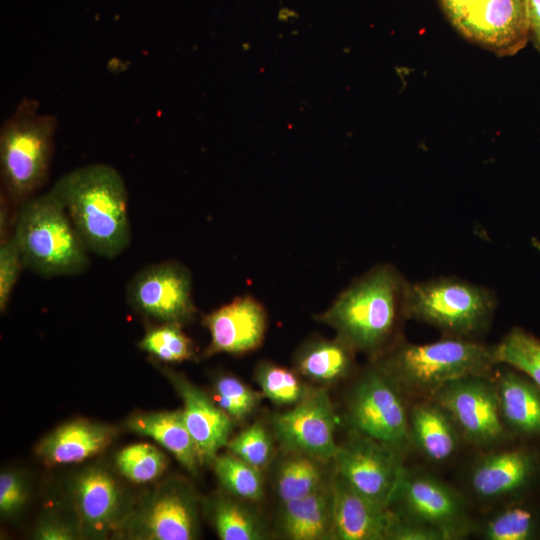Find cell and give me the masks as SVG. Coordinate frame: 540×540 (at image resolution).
<instances>
[{"label": "cell", "instance_id": "cell-41", "mask_svg": "<svg viewBox=\"0 0 540 540\" xmlns=\"http://www.w3.org/2000/svg\"><path fill=\"white\" fill-rule=\"evenodd\" d=\"M529 25H530V39L540 53V0H527Z\"/></svg>", "mask_w": 540, "mask_h": 540}, {"label": "cell", "instance_id": "cell-10", "mask_svg": "<svg viewBox=\"0 0 540 540\" xmlns=\"http://www.w3.org/2000/svg\"><path fill=\"white\" fill-rule=\"evenodd\" d=\"M396 513L441 531L447 540L469 532L470 523L462 497L443 481L404 469L393 502Z\"/></svg>", "mask_w": 540, "mask_h": 540}, {"label": "cell", "instance_id": "cell-39", "mask_svg": "<svg viewBox=\"0 0 540 540\" xmlns=\"http://www.w3.org/2000/svg\"><path fill=\"white\" fill-rule=\"evenodd\" d=\"M35 537L42 540H70L74 534L70 528L57 523H46L40 526Z\"/></svg>", "mask_w": 540, "mask_h": 540}, {"label": "cell", "instance_id": "cell-5", "mask_svg": "<svg viewBox=\"0 0 540 540\" xmlns=\"http://www.w3.org/2000/svg\"><path fill=\"white\" fill-rule=\"evenodd\" d=\"M57 119L24 98L0 129L2 192L18 207L46 182L54 149Z\"/></svg>", "mask_w": 540, "mask_h": 540}, {"label": "cell", "instance_id": "cell-40", "mask_svg": "<svg viewBox=\"0 0 540 540\" xmlns=\"http://www.w3.org/2000/svg\"><path fill=\"white\" fill-rule=\"evenodd\" d=\"M478 0H438L441 9L452 24L463 16Z\"/></svg>", "mask_w": 540, "mask_h": 540}, {"label": "cell", "instance_id": "cell-35", "mask_svg": "<svg viewBox=\"0 0 540 540\" xmlns=\"http://www.w3.org/2000/svg\"><path fill=\"white\" fill-rule=\"evenodd\" d=\"M535 532V520L531 512L513 507L495 515L484 528L487 540H528Z\"/></svg>", "mask_w": 540, "mask_h": 540}, {"label": "cell", "instance_id": "cell-4", "mask_svg": "<svg viewBox=\"0 0 540 540\" xmlns=\"http://www.w3.org/2000/svg\"><path fill=\"white\" fill-rule=\"evenodd\" d=\"M12 232L25 268L41 276L78 275L89 266V251L51 189L17 207Z\"/></svg>", "mask_w": 540, "mask_h": 540}, {"label": "cell", "instance_id": "cell-2", "mask_svg": "<svg viewBox=\"0 0 540 540\" xmlns=\"http://www.w3.org/2000/svg\"><path fill=\"white\" fill-rule=\"evenodd\" d=\"M409 282L391 264H379L356 279L316 316L356 352L378 356L389 347L400 318H406Z\"/></svg>", "mask_w": 540, "mask_h": 540}, {"label": "cell", "instance_id": "cell-14", "mask_svg": "<svg viewBox=\"0 0 540 540\" xmlns=\"http://www.w3.org/2000/svg\"><path fill=\"white\" fill-rule=\"evenodd\" d=\"M210 333L205 354H245L259 348L267 329L263 305L250 295L234 298L203 318Z\"/></svg>", "mask_w": 540, "mask_h": 540}, {"label": "cell", "instance_id": "cell-6", "mask_svg": "<svg viewBox=\"0 0 540 540\" xmlns=\"http://www.w3.org/2000/svg\"><path fill=\"white\" fill-rule=\"evenodd\" d=\"M496 304V294L485 286L438 277L409 282L405 314L448 336L476 340L489 327Z\"/></svg>", "mask_w": 540, "mask_h": 540}, {"label": "cell", "instance_id": "cell-21", "mask_svg": "<svg viewBox=\"0 0 540 540\" xmlns=\"http://www.w3.org/2000/svg\"><path fill=\"white\" fill-rule=\"evenodd\" d=\"M504 425L525 435H540V389L527 377L511 370L494 380Z\"/></svg>", "mask_w": 540, "mask_h": 540}, {"label": "cell", "instance_id": "cell-25", "mask_svg": "<svg viewBox=\"0 0 540 540\" xmlns=\"http://www.w3.org/2000/svg\"><path fill=\"white\" fill-rule=\"evenodd\" d=\"M344 341L313 339L305 342L296 355V366L300 374L320 383L339 381L353 369L354 353Z\"/></svg>", "mask_w": 540, "mask_h": 540}, {"label": "cell", "instance_id": "cell-27", "mask_svg": "<svg viewBox=\"0 0 540 540\" xmlns=\"http://www.w3.org/2000/svg\"><path fill=\"white\" fill-rule=\"evenodd\" d=\"M495 360L521 372L540 389V339L522 328L511 329L495 345Z\"/></svg>", "mask_w": 540, "mask_h": 540}, {"label": "cell", "instance_id": "cell-30", "mask_svg": "<svg viewBox=\"0 0 540 540\" xmlns=\"http://www.w3.org/2000/svg\"><path fill=\"white\" fill-rule=\"evenodd\" d=\"M254 377L264 396L276 405H295L311 390L292 370L268 361L258 364Z\"/></svg>", "mask_w": 540, "mask_h": 540}, {"label": "cell", "instance_id": "cell-31", "mask_svg": "<svg viewBox=\"0 0 540 540\" xmlns=\"http://www.w3.org/2000/svg\"><path fill=\"white\" fill-rule=\"evenodd\" d=\"M178 323H162L149 328L139 348L164 362H182L194 355L193 343Z\"/></svg>", "mask_w": 540, "mask_h": 540}, {"label": "cell", "instance_id": "cell-23", "mask_svg": "<svg viewBox=\"0 0 540 540\" xmlns=\"http://www.w3.org/2000/svg\"><path fill=\"white\" fill-rule=\"evenodd\" d=\"M127 426L135 433L156 440L187 470L196 473L201 462L182 410L140 413L132 416Z\"/></svg>", "mask_w": 540, "mask_h": 540}, {"label": "cell", "instance_id": "cell-32", "mask_svg": "<svg viewBox=\"0 0 540 540\" xmlns=\"http://www.w3.org/2000/svg\"><path fill=\"white\" fill-rule=\"evenodd\" d=\"M116 463L119 471L136 483H146L156 479L167 466L163 453L145 443L124 448L117 455Z\"/></svg>", "mask_w": 540, "mask_h": 540}, {"label": "cell", "instance_id": "cell-26", "mask_svg": "<svg viewBox=\"0 0 540 540\" xmlns=\"http://www.w3.org/2000/svg\"><path fill=\"white\" fill-rule=\"evenodd\" d=\"M323 462L311 455L290 451L275 476V491L281 503L306 496L327 484Z\"/></svg>", "mask_w": 540, "mask_h": 540}, {"label": "cell", "instance_id": "cell-8", "mask_svg": "<svg viewBox=\"0 0 540 540\" xmlns=\"http://www.w3.org/2000/svg\"><path fill=\"white\" fill-rule=\"evenodd\" d=\"M126 296L133 309L161 323L183 325L197 311L192 299L191 273L175 260L142 268L129 281Z\"/></svg>", "mask_w": 540, "mask_h": 540}, {"label": "cell", "instance_id": "cell-24", "mask_svg": "<svg viewBox=\"0 0 540 540\" xmlns=\"http://www.w3.org/2000/svg\"><path fill=\"white\" fill-rule=\"evenodd\" d=\"M81 518L91 529L102 531L116 518L120 508V491L113 477L100 468L82 473L74 487Z\"/></svg>", "mask_w": 540, "mask_h": 540}, {"label": "cell", "instance_id": "cell-20", "mask_svg": "<svg viewBox=\"0 0 540 540\" xmlns=\"http://www.w3.org/2000/svg\"><path fill=\"white\" fill-rule=\"evenodd\" d=\"M411 444L429 460L442 462L457 451L461 433L448 412L430 398L409 409Z\"/></svg>", "mask_w": 540, "mask_h": 540}, {"label": "cell", "instance_id": "cell-33", "mask_svg": "<svg viewBox=\"0 0 540 540\" xmlns=\"http://www.w3.org/2000/svg\"><path fill=\"white\" fill-rule=\"evenodd\" d=\"M227 447L233 455L262 470L272 457L273 440L265 426L256 422L228 441Z\"/></svg>", "mask_w": 540, "mask_h": 540}, {"label": "cell", "instance_id": "cell-16", "mask_svg": "<svg viewBox=\"0 0 540 540\" xmlns=\"http://www.w3.org/2000/svg\"><path fill=\"white\" fill-rule=\"evenodd\" d=\"M166 374L183 400L184 420L201 464L213 460L218 450L229 441L232 418L184 376L172 371Z\"/></svg>", "mask_w": 540, "mask_h": 540}, {"label": "cell", "instance_id": "cell-38", "mask_svg": "<svg viewBox=\"0 0 540 540\" xmlns=\"http://www.w3.org/2000/svg\"><path fill=\"white\" fill-rule=\"evenodd\" d=\"M26 492L22 480L14 473H1L0 511L7 515L17 511L25 502Z\"/></svg>", "mask_w": 540, "mask_h": 540}, {"label": "cell", "instance_id": "cell-9", "mask_svg": "<svg viewBox=\"0 0 540 540\" xmlns=\"http://www.w3.org/2000/svg\"><path fill=\"white\" fill-rule=\"evenodd\" d=\"M454 420L461 436L477 445L500 442L506 435L495 383L487 375L453 380L428 397Z\"/></svg>", "mask_w": 540, "mask_h": 540}, {"label": "cell", "instance_id": "cell-22", "mask_svg": "<svg viewBox=\"0 0 540 540\" xmlns=\"http://www.w3.org/2000/svg\"><path fill=\"white\" fill-rule=\"evenodd\" d=\"M332 525L330 482L306 496L282 503L281 528L290 539H332Z\"/></svg>", "mask_w": 540, "mask_h": 540}, {"label": "cell", "instance_id": "cell-17", "mask_svg": "<svg viewBox=\"0 0 540 540\" xmlns=\"http://www.w3.org/2000/svg\"><path fill=\"white\" fill-rule=\"evenodd\" d=\"M141 535L153 540H191L198 535V513L193 495L182 485L160 491L140 518Z\"/></svg>", "mask_w": 540, "mask_h": 540}, {"label": "cell", "instance_id": "cell-11", "mask_svg": "<svg viewBox=\"0 0 540 540\" xmlns=\"http://www.w3.org/2000/svg\"><path fill=\"white\" fill-rule=\"evenodd\" d=\"M403 453L357 434L342 446L333 459L335 472L353 489L384 506L391 507L404 472Z\"/></svg>", "mask_w": 540, "mask_h": 540}, {"label": "cell", "instance_id": "cell-13", "mask_svg": "<svg viewBox=\"0 0 540 540\" xmlns=\"http://www.w3.org/2000/svg\"><path fill=\"white\" fill-rule=\"evenodd\" d=\"M336 424L333 405L323 388L310 390L293 409L273 419L275 435L285 448L323 461L333 460L338 451Z\"/></svg>", "mask_w": 540, "mask_h": 540}, {"label": "cell", "instance_id": "cell-7", "mask_svg": "<svg viewBox=\"0 0 540 540\" xmlns=\"http://www.w3.org/2000/svg\"><path fill=\"white\" fill-rule=\"evenodd\" d=\"M347 419L357 434L401 453L411 445L405 394L375 363L353 388Z\"/></svg>", "mask_w": 540, "mask_h": 540}, {"label": "cell", "instance_id": "cell-3", "mask_svg": "<svg viewBox=\"0 0 540 540\" xmlns=\"http://www.w3.org/2000/svg\"><path fill=\"white\" fill-rule=\"evenodd\" d=\"M374 363L405 395L423 398L453 380L488 375L497 365L495 345L452 336L425 344L399 342Z\"/></svg>", "mask_w": 540, "mask_h": 540}, {"label": "cell", "instance_id": "cell-28", "mask_svg": "<svg viewBox=\"0 0 540 540\" xmlns=\"http://www.w3.org/2000/svg\"><path fill=\"white\" fill-rule=\"evenodd\" d=\"M214 527L222 540H260L265 529L258 516L234 498L220 497L213 505Z\"/></svg>", "mask_w": 540, "mask_h": 540}, {"label": "cell", "instance_id": "cell-36", "mask_svg": "<svg viewBox=\"0 0 540 540\" xmlns=\"http://www.w3.org/2000/svg\"><path fill=\"white\" fill-rule=\"evenodd\" d=\"M25 268L15 235L11 232L0 240V311L9 304L22 269Z\"/></svg>", "mask_w": 540, "mask_h": 540}, {"label": "cell", "instance_id": "cell-18", "mask_svg": "<svg viewBox=\"0 0 540 540\" xmlns=\"http://www.w3.org/2000/svg\"><path fill=\"white\" fill-rule=\"evenodd\" d=\"M114 435L115 429L111 426L75 420L46 436L38 444L36 453L50 465L75 463L101 452Z\"/></svg>", "mask_w": 540, "mask_h": 540}, {"label": "cell", "instance_id": "cell-34", "mask_svg": "<svg viewBox=\"0 0 540 540\" xmlns=\"http://www.w3.org/2000/svg\"><path fill=\"white\" fill-rule=\"evenodd\" d=\"M218 406L232 419H241L258 405L261 396L232 375L220 376L215 383Z\"/></svg>", "mask_w": 540, "mask_h": 540}, {"label": "cell", "instance_id": "cell-19", "mask_svg": "<svg viewBox=\"0 0 540 540\" xmlns=\"http://www.w3.org/2000/svg\"><path fill=\"white\" fill-rule=\"evenodd\" d=\"M534 469L532 454L523 449L486 455L474 466L470 486L480 498L496 499L521 488Z\"/></svg>", "mask_w": 540, "mask_h": 540}, {"label": "cell", "instance_id": "cell-15", "mask_svg": "<svg viewBox=\"0 0 540 540\" xmlns=\"http://www.w3.org/2000/svg\"><path fill=\"white\" fill-rule=\"evenodd\" d=\"M332 490V539L389 540L397 514L353 489L338 473L330 481Z\"/></svg>", "mask_w": 540, "mask_h": 540}, {"label": "cell", "instance_id": "cell-29", "mask_svg": "<svg viewBox=\"0 0 540 540\" xmlns=\"http://www.w3.org/2000/svg\"><path fill=\"white\" fill-rule=\"evenodd\" d=\"M212 461L219 482L230 494L247 501L263 498L264 481L261 470L232 453L216 456Z\"/></svg>", "mask_w": 540, "mask_h": 540}, {"label": "cell", "instance_id": "cell-37", "mask_svg": "<svg viewBox=\"0 0 540 540\" xmlns=\"http://www.w3.org/2000/svg\"><path fill=\"white\" fill-rule=\"evenodd\" d=\"M389 540H447V538L441 531L431 526L404 519L397 514Z\"/></svg>", "mask_w": 540, "mask_h": 540}, {"label": "cell", "instance_id": "cell-12", "mask_svg": "<svg viewBox=\"0 0 540 540\" xmlns=\"http://www.w3.org/2000/svg\"><path fill=\"white\" fill-rule=\"evenodd\" d=\"M469 42L497 56H512L530 39L527 0H478L452 23Z\"/></svg>", "mask_w": 540, "mask_h": 540}, {"label": "cell", "instance_id": "cell-1", "mask_svg": "<svg viewBox=\"0 0 540 540\" xmlns=\"http://www.w3.org/2000/svg\"><path fill=\"white\" fill-rule=\"evenodd\" d=\"M51 190L89 252L114 258L129 246L128 192L114 167L81 166L61 176Z\"/></svg>", "mask_w": 540, "mask_h": 540}]
</instances>
